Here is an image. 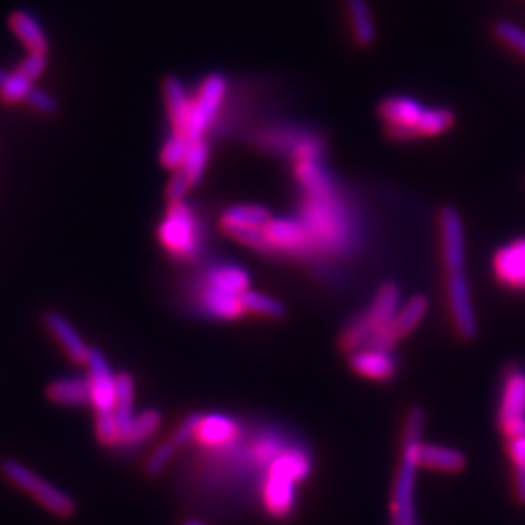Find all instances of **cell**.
I'll use <instances>...</instances> for the list:
<instances>
[{"instance_id":"6da1fadb","label":"cell","mask_w":525,"mask_h":525,"mask_svg":"<svg viewBox=\"0 0 525 525\" xmlns=\"http://www.w3.org/2000/svg\"><path fill=\"white\" fill-rule=\"evenodd\" d=\"M300 220L312 238L314 249L329 255H349L358 245L360 228L339 191L306 195Z\"/></svg>"},{"instance_id":"7a4b0ae2","label":"cell","mask_w":525,"mask_h":525,"mask_svg":"<svg viewBox=\"0 0 525 525\" xmlns=\"http://www.w3.org/2000/svg\"><path fill=\"white\" fill-rule=\"evenodd\" d=\"M424 428L422 409H413L405 420L403 454L391 496V525H419L417 520V471Z\"/></svg>"},{"instance_id":"3957f363","label":"cell","mask_w":525,"mask_h":525,"mask_svg":"<svg viewBox=\"0 0 525 525\" xmlns=\"http://www.w3.org/2000/svg\"><path fill=\"white\" fill-rule=\"evenodd\" d=\"M158 240L177 259H193L201 249V224L185 203H172L158 226Z\"/></svg>"},{"instance_id":"277c9868","label":"cell","mask_w":525,"mask_h":525,"mask_svg":"<svg viewBox=\"0 0 525 525\" xmlns=\"http://www.w3.org/2000/svg\"><path fill=\"white\" fill-rule=\"evenodd\" d=\"M0 471L4 477L16 485L18 489L26 490L34 496L35 500L45 506L55 516H70L74 512V500L65 490L57 489L49 481L35 475L32 469L22 465L16 459H4L0 463Z\"/></svg>"},{"instance_id":"5b68a950","label":"cell","mask_w":525,"mask_h":525,"mask_svg":"<svg viewBox=\"0 0 525 525\" xmlns=\"http://www.w3.org/2000/svg\"><path fill=\"white\" fill-rule=\"evenodd\" d=\"M228 92V80L222 74H209L197 96L191 98V111H189V121L185 129V137L191 140H201L205 133L209 131L214 117L218 115L220 107L224 104Z\"/></svg>"},{"instance_id":"8992f818","label":"cell","mask_w":525,"mask_h":525,"mask_svg":"<svg viewBox=\"0 0 525 525\" xmlns=\"http://www.w3.org/2000/svg\"><path fill=\"white\" fill-rule=\"evenodd\" d=\"M498 424L508 438L525 436V368L522 366H510L504 374Z\"/></svg>"},{"instance_id":"52a82bcc","label":"cell","mask_w":525,"mask_h":525,"mask_svg":"<svg viewBox=\"0 0 525 525\" xmlns=\"http://www.w3.org/2000/svg\"><path fill=\"white\" fill-rule=\"evenodd\" d=\"M378 111L385 123L389 139L401 140V142L419 139L417 127L426 107L417 98L403 96V94L389 96L382 100Z\"/></svg>"},{"instance_id":"ba28073f","label":"cell","mask_w":525,"mask_h":525,"mask_svg":"<svg viewBox=\"0 0 525 525\" xmlns=\"http://www.w3.org/2000/svg\"><path fill=\"white\" fill-rule=\"evenodd\" d=\"M259 144L279 154L290 156L296 162L323 160V140L302 129H273L259 137Z\"/></svg>"},{"instance_id":"9c48e42d","label":"cell","mask_w":525,"mask_h":525,"mask_svg":"<svg viewBox=\"0 0 525 525\" xmlns=\"http://www.w3.org/2000/svg\"><path fill=\"white\" fill-rule=\"evenodd\" d=\"M426 314H428V300H426V296L417 294V296L405 300L401 304L397 315L393 317V321L387 327L374 331V335H372V339H370V343L366 347L393 349V345L399 339H405L407 335H411L419 327Z\"/></svg>"},{"instance_id":"30bf717a","label":"cell","mask_w":525,"mask_h":525,"mask_svg":"<svg viewBox=\"0 0 525 525\" xmlns=\"http://www.w3.org/2000/svg\"><path fill=\"white\" fill-rule=\"evenodd\" d=\"M446 290H448V302H450V314L454 319L455 331L461 339L471 341L475 339L479 331L477 314L473 306V296H471V286L465 271L459 273H448L446 279Z\"/></svg>"},{"instance_id":"8fae6325","label":"cell","mask_w":525,"mask_h":525,"mask_svg":"<svg viewBox=\"0 0 525 525\" xmlns=\"http://www.w3.org/2000/svg\"><path fill=\"white\" fill-rule=\"evenodd\" d=\"M440 240H442V255L448 273L465 271L467 247H465V226L459 210L454 207H444L440 210Z\"/></svg>"},{"instance_id":"7c38bea8","label":"cell","mask_w":525,"mask_h":525,"mask_svg":"<svg viewBox=\"0 0 525 525\" xmlns=\"http://www.w3.org/2000/svg\"><path fill=\"white\" fill-rule=\"evenodd\" d=\"M88 380L92 387V407L96 413H109L115 409V376L111 372L109 362L105 360L104 352L98 349H90L88 352Z\"/></svg>"},{"instance_id":"4fadbf2b","label":"cell","mask_w":525,"mask_h":525,"mask_svg":"<svg viewBox=\"0 0 525 525\" xmlns=\"http://www.w3.org/2000/svg\"><path fill=\"white\" fill-rule=\"evenodd\" d=\"M492 273L502 286L525 290V238L496 249L492 255Z\"/></svg>"},{"instance_id":"5bb4252c","label":"cell","mask_w":525,"mask_h":525,"mask_svg":"<svg viewBox=\"0 0 525 525\" xmlns=\"http://www.w3.org/2000/svg\"><path fill=\"white\" fill-rule=\"evenodd\" d=\"M265 232L275 245L277 253L282 251L294 255H308L310 251H314L312 238L300 218H271L265 224Z\"/></svg>"},{"instance_id":"9a60e30c","label":"cell","mask_w":525,"mask_h":525,"mask_svg":"<svg viewBox=\"0 0 525 525\" xmlns=\"http://www.w3.org/2000/svg\"><path fill=\"white\" fill-rule=\"evenodd\" d=\"M349 364L358 376L374 382L393 380L399 368L393 350L378 347H364L350 352Z\"/></svg>"},{"instance_id":"2e32d148","label":"cell","mask_w":525,"mask_h":525,"mask_svg":"<svg viewBox=\"0 0 525 525\" xmlns=\"http://www.w3.org/2000/svg\"><path fill=\"white\" fill-rule=\"evenodd\" d=\"M296 485L288 477L269 471L265 487H263V500L271 516L286 518L296 506Z\"/></svg>"},{"instance_id":"e0dca14e","label":"cell","mask_w":525,"mask_h":525,"mask_svg":"<svg viewBox=\"0 0 525 525\" xmlns=\"http://www.w3.org/2000/svg\"><path fill=\"white\" fill-rule=\"evenodd\" d=\"M45 327L49 333L59 341V345L69 354L70 360L78 364H86L90 347L84 343L82 335L72 327L69 319L59 312H47L45 314Z\"/></svg>"},{"instance_id":"ac0fdd59","label":"cell","mask_w":525,"mask_h":525,"mask_svg":"<svg viewBox=\"0 0 525 525\" xmlns=\"http://www.w3.org/2000/svg\"><path fill=\"white\" fill-rule=\"evenodd\" d=\"M401 304H403V296H401L399 284L397 282H385L378 288L370 308L364 314L370 319L374 331H378L393 321V317L399 312Z\"/></svg>"},{"instance_id":"d6986e66","label":"cell","mask_w":525,"mask_h":525,"mask_svg":"<svg viewBox=\"0 0 525 525\" xmlns=\"http://www.w3.org/2000/svg\"><path fill=\"white\" fill-rule=\"evenodd\" d=\"M47 397L57 405L67 407H86L92 405L90 380L82 376H69L51 382L47 387Z\"/></svg>"},{"instance_id":"ffe728a7","label":"cell","mask_w":525,"mask_h":525,"mask_svg":"<svg viewBox=\"0 0 525 525\" xmlns=\"http://www.w3.org/2000/svg\"><path fill=\"white\" fill-rule=\"evenodd\" d=\"M199 308H201L203 314H207L209 317L226 319V321L228 319H238L245 312L242 296L216 290V288L207 286V284L201 288Z\"/></svg>"},{"instance_id":"44dd1931","label":"cell","mask_w":525,"mask_h":525,"mask_svg":"<svg viewBox=\"0 0 525 525\" xmlns=\"http://www.w3.org/2000/svg\"><path fill=\"white\" fill-rule=\"evenodd\" d=\"M271 220V212L259 205H234L222 212L220 226L226 234H236L251 228H265Z\"/></svg>"},{"instance_id":"7402d4cb","label":"cell","mask_w":525,"mask_h":525,"mask_svg":"<svg viewBox=\"0 0 525 525\" xmlns=\"http://www.w3.org/2000/svg\"><path fill=\"white\" fill-rule=\"evenodd\" d=\"M238 432H240L238 422L226 415H220V413L207 415V417L203 415L199 432H197V440L209 448H222L234 442Z\"/></svg>"},{"instance_id":"603a6c76","label":"cell","mask_w":525,"mask_h":525,"mask_svg":"<svg viewBox=\"0 0 525 525\" xmlns=\"http://www.w3.org/2000/svg\"><path fill=\"white\" fill-rule=\"evenodd\" d=\"M8 24L30 53H47V47H49L47 35H45L43 26L37 22L34 14H30L26 10H16L10 14Z\"/></svg>"},{"instance_id":"cb8c5ba5","label":"cell","mask_w":525,"mask_h":525,"mask_svg":"<svg viewBox=\"0 0 525 525\" xmlns=\"http://www.w3.org/2000/svg\"><path fill=\"white\" fill-rule=\"evenodd\" d=\"M164 98L166 107L172 123V133L185 135L187 121H189V111H191V98L185 92V86L181 84L179 78L168 76L164 80Z\"/></svg>"},{"instance_id":"d4e9b609","label":"cell","mask_w":525,"mask_h":525,"mask_svg":"<svg viewBox=\"0 0 525 525\" xmlns=\"http://www.w3.org/2000/svg\"><path fill=\"white\" fill-rule=\"evenodd\" d=\"M296 179L304 187L306 195H329L339 191L337 181L325 170L321 160L296 162Z\"/></svg>"},{"instance_id":"484cf974","label":"cell","mask_w":525,"mask_h":525,"mask_svg":"<svg viewBox=\"0 0 525 525\" xmlns=\"http://www.w3.org/2000/svg\"><path fill=\"white\" fill-rule=\"evenodd\" d=\"M419 465L440 473H457L465 467V455L438 444H420Z\"/></svg>"},{"instance_id":"4316f807","label":"cell","mask_w":525,"mask_h":525,"mask_svg":"<svg viewBox=\"0 0 525 525\" xmlns=\"http://www.w3.org/2000/svg\"><path fill=\"white\" fill-rule=\"evenodd\" d=\"M249 273L238 265H214L205 273V284L216 290L242 296L249 290Z\"/></svg>"},{"instance_id":"83f0119b","label":"cell","mask_w":525,"mask_h":525,"mask_svg":"<svg viewBox=\"0 0 525 525\" xmlns=\"http://www.w3.org/2000/svg\"><path fill=\"white\" fill-rule=\"evenodd\" d=\"M350 28L354 39L362 47H370L376 41V22L368 0H347Z\"/></svg>"},{"instance_id":"f1b7e54d","label":"cell","mask_w":525,"mask_h":525,"mask_svg":"<svg viewBox=\"0 0 525 525\" xmlns=\"http://www.w3.org/2000/svg\"><path fill=\"white\" fill-rule=\"evenodd\" d=\"M115 417L121 426V438L125 434V430L129 428V424L135 419V380L131 374L121 372L115 376Z\"/></svg>"},{"instance_id":"f546056e","label":"cell","mask_w":525,"mask_h":525,"mask_svg":"<svg viewBox=\"0 0 525 525\" xmlns=\"http://www.w3.org/2000/svg\"><path fill=\"white\" fill-rule=\"evenodd\" d=\"M160 424H162V415L158 411H154V409L140 411L139 415H135V419L129 424V428L125 430L119 446L139 448L158 432Z\"/></svg>"},{"instance_id":"4dcf8cb0","label":"cell","mask_w":525,"mask_h":525,"mask_svg":"<svg viewBox=\"0 0 525 525\" xmlns=\"http://www.w3.org/2000/svg\"><path fill=\"white\" fill-rule=\"evenodd\" d=\"M455 115L446 107H426L420 119L417 133L422 137H440L454 127Z\"/></svg>"},{"instance_id":"1f68e13d","label":"cell","mask_w":525,"mask_h":525,"mask_svg":"<svg viewBox=\"0 0 525 525\" xmlns=\"http://www.w3.org/2000/svg\"><path fill=\"white\" fill-rule=\"evenodd\" d=\"M210 158V146L209 142L205 139L193 140L191 142V148L185 156V162L181 166V172L187 175V179L191 181V185H197L203 175H205V170L209 166Z\"/></svg>"},{"instance_id":"d6a6232c","label":"cell","mask_w":525,"mask_h":525,"mask_svg":"<svg viewBox=\"0 0 525 525\" xmlns=\"http://www.w3.org/2000/svg\"><path fill=\"white\" fill-rule=\"evenodd\" d=\"M372 335H374V327H372L370 319L362 312V314L352 317L349 325L345 327V331L341 335V347L347 352L364 349L370 343Z\"/></svg>"},{"instance_id":"836d02e7","label":"cell","mask_w":525,"mask_h":525,"mask_svg":"<svg viewBox=\"0 0 525 525\" xmlns=\"http://www.w3.org/2000/svg\"><path fill=\"white\" fill-rule=\"evenodd\" d=\"M32 88H34V82H30L18 70L16 72L0 70V100L4 104L24 102Z\"/></svg>"},{"instance_id":"e575fe53","label":"cell","mask_w":525,"mask_h":525,"mask_svg":"<svg viewBox=\"0 0 525 525\" xmlns=\"http://www.w3.org/2000/svg\"><path fill=\"white\" fill-rule=\"evenodd\" d=\"M242 304H244L245 312H251V314L263 315L271 319H282L286 315V308L282 302L267 294H261V292L245 290L242 294Z\"/></svg>"},{"instance_id":"d590c367","label":"cell","mask_w":525,"mask_h":525,"mask_svg":"<svg viewBox=\"0 0 525 525\" xmlns=\"http://www.w3.org/2000/svg\"><path fill=\"white\" fill-rule=\"evenodd\" d=\"M189 148H191V140L187 139L185 135H181V133H172V137H168V140L162 146V150H160L162 166L166 170H172V172L181 170Z\"/></svg>"},{"instance_id":"8d00e7d4","label":"cell","mask_w":525,"mask_h":525,"mask_svg":"<svg viewBox=\"0 0 525 525\" xmlns=\"http://www.w3.org/2000/svg\"><path fill=\"white\" fill-rule=\"evenodd\" d=\"M494 34L510 49H514L516 53L525 57V30L522 26L510 22V20H500L494 26Z\"/></svg>"},{"instance_id":"74e56055","label":"cell","mask_w":525,"mask_h":525,"mask_svg":"<svg viewBox=\"0 0 525 525\" xmlns=\"http://www.w3.org/2000/svg\"><path fill=\"white\" fill-rule=\"evenodd\" d=\"M96 434L104 446H119L121 444V426L113 411L96 413Z\"/></svg>"},{"instance_id":"f35d334b","label":"cell","mask_w":525,"mask_h":525,"mask_svg":"<svg viewBox=\"0 0 525 525\" xmlns=\"http://www.w3.org/2000/svg\"><path fill=\"white\" fill-rule=\"evenodd\" d=\"M234 240H238L240 244L247 245V247H253L261 253H277L275 245L269 240L265 228H251V230H242V232H236L232 234Z\"/></svg>"},{"instance_id":"ab89813d","label":"cell","mask_w":525,"mask_h":525,"mask_svg":"<svg viewBox=\"0 0 525 525\" xmlns=\"http://www.w3.org/2000/svg\"><path fill=\"white\" fill-rule=\"evenodd\" d=\"M201 420H203L201 413H191L189 417L181 420V424L175 428L174 434H172V444H174L177 450L183 448V446H185L187 442H191L193 438H197Z\"/></svg>"},{"instance_id":"60d3db41","label":"cell","mask_w":525,"mask_h":525,"mask_svg":"<svg viewBox=\"0 0 525 525\" xmlns=\"http://www.w3.org/2000/svg\"><path fill=\"white\" fill-rule=\"evenodd\" d=\"M175 452H177V448L172 444V440L160 444V446L150 454V457L146 459V473L152 475V477H154V475H160V473L168 467V463L172 461Z\"/></svg>"},{"instance_id":"b9f144b4","label":"cell","mask_w":525,"mask_h":525,"mask_svg":"<svg viewBox=\"0 0 525 525\" xmlns=\"http://www.w3.org/2000/svg\"><path fill=\"white\" fill-rule=\"evenodd\" d=\"M24 102L30 105L32 109H35L37 113H43V115H53V113L59 111L57 100L49 92H45L41 88H35V86L30 90V94L26 96Z\"/></svg>"},{"instance_id":"7bdbcfd3","label":"cell","mask_w":525,"mask_h":525,"mask_svg":"<svg viewBox=\"0 0 525 525\" xmlns=\"http://www.w3.org/2000/svg\"><path fill=\"white\" fill-rule=\"evenodd\" d=\"M47 69V53H28V57L20 63L18 72L26 76L30 82H35Z\"/></svg>"},{"instance_id":"ee69618b","label":"cell","mask_w":525,"mask_h":525,"mask_svg":"<svg viewBox=\"0 0 525 525\" xmlns=\"http://www.w3.org/2000/svg\"><path fill=\"white\" fill-rule=\"evenodd\" d=\"M191 187H193V185H191V181L187 179V175L183 174L181 170H177V172H174V175H172L168 187H166V197L170 199V203H179V201L185 199V195H187V191H189Z\"/></svg>"},{"instance_id":"f6af8a7d","label":"cell","mask_w":525,"mask_h":525,"mask_svg":"<svg viewBox=\"0 0 525 525\" xmlns=\"http://www.w3.org/2000/svg\"><path fill=\"white\" fill-rule=\"evenodd\" d=\"M508 455L514 463V471H525V436L508 438Z\"/></svg>"},{"instance_id":"bcb514c9","label":"cell","mask_w":525,"mask_h":525,"mask_svg":"<svg viewBox=\"0 0 525 525\" xmlns=\"http://www.w3.org/2000/svg\"><path fill=\"white\" fill-rule=\"evenodd\" d=\"M514 490L518 500L525 504V471H514Z\"/></svg>"},{"instance_id":"7dc6e473","label":"cell","mask_w":525,"mask_h":525,"mask_svg":"<svg viewBox=\"0 0 525 525\" xmlns=\"http://www.w3.org/2000/svg\"><path fill=\"white\" fill-rule=\"evenodd\" d=\"M183 525H209V524H205V522H199V520H187V522H185V524Z\"/></svg>"}]
</instances>
